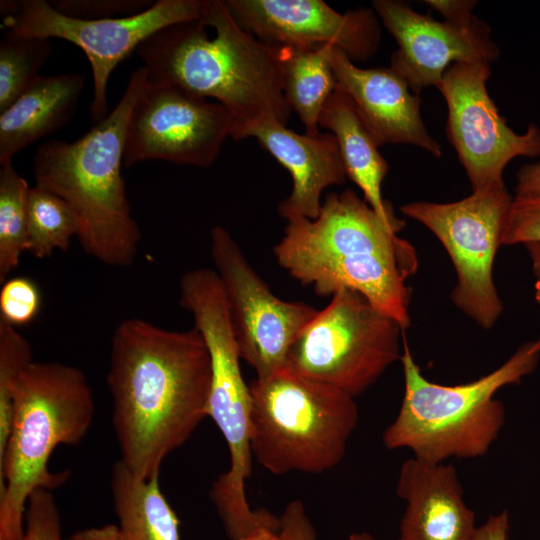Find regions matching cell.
I'll list each match as a JSON object with an SVG mask.
<instances>
[{
	"instance_id": "1",
	"label": "cell",
	"mask_w": 540,
	"mask_h": 540,
	"mask_svg": "<svg viewBox=\"0 0 540 540\" xmlns=\"http://www.w3.org/2000/svg\"><path fill=\"white\" fill-rule=\"evenodd\" d=\"M107 385L119 460L140 478L159 476L165 458L207 417V346L195 327L175 331L127 318L112 335Z\"/></svg>"
},
{
	"instance_id": "2",
	"label": "cell",
	"mask_w": 540,
	"mask_h": 540,
	"mask_svg": "<svg viewBox=\"0 0 540 540\" xmlns=\"http://www.w3.org/2000/svg\"><path fill=\"white\" fill-rule=\"evenodd\" d=\"M146 80L212 99L231 114V138L245 139L258 121L287 124L278 48L234 19L224 0H207L202 19L168 25L136 49Z\"/></svg>"
},
{
	"instance_id": "3",
	"label": "cell",
	"mask_w": 540,
	"mask_h": 540,
	"mask_svg": "<svg viewBox=\"0 0 540 540\" xmlns=\"http://www.w3.org/2000/svg\"><path fill=\"white\" fill-rule=\"evenodd\" d=\"M273 252L278 264L315 294L356 291L404 330L409 327L406 280L417 270L416 251L353 190L328 193L315 219L287 221Z\"/></svg>"
},
{
	"instance_id": "4",
	"label": "cell",
	"mask_w": 540,
	"mask_h": 540,
	"mask_svg": "<svg viewBox=\"0 0 540 540\" xmlns=\"http://www.w3.org/2000/svg\"><path fill=\"white\" fill-rule=\"evenodd\" d=\"M145 82L144 67L139 66L102 120L74 141L42 144L33 159L36 185L59 196L72 210L82 250L113 267L130 266L141 240L121 170L128 120Z\"/></svg>"
},
{
	"instance_id": "5",
	"label": "cell",
	"mask_w": 540,
	"mask_h": 540,
	"mask_svg": "<svg viewBox=\"0 0 540 540\" xmlns=\"http://www.w3.org/2000/svg\"><path fill=\"white\" fill-rule=\"evenodd\" d=\"M94 414L93 392L79 368L32 361L19 374L10 432L0 455V540H22L31 494L67 481V471L49 470V459L59 445L80 443Z\"/></svg>"
},
{
	"instance_id": "6",
	"label": "cell",
	"mask_w": 540,
	"mask_h": 540,
	"mask_svg": "<svg viewBox=\"0 0 540 540\" xmlns=\"http://www.w3.org/2000/svg\"><path fill=\"white\" fill-rule=\"evenodd\" d=\"M539 358L535 341L525 342L491 373L463 384L442 385L422 374L403 338L404 395L396 418L382 435L384 446L409 449L413 458L428 464L484 456L505 424V407L494 397L496 392L520 383L536 369Z\"/></svg>"
},
{
	"instance_id": "7",
	"label": "cell",
	"mask_w": 540,
	"mask_h": 540,
	"mask_svg": "<svg viewBox=\"0 0 540 540\" xmlns=\"http://www.w3.org/2000/svg\"><path fill=\"white\" fill-rule=\"evenodd\" d=\"M249 389L251 451L262 467L318 474L340 463L359 419L353 397L286 368Z\"/></svg>"
},
{
	"instance_id": "8",
	"label": "cell",
	"mask_w": 540,
	"mask_h": 540,
	"mask_svg": "<svg viewBox=\"0 0 540 540\" xmlns=\"http://www.w3.org/2000/svg\"><path fill=\"white\" fill-rule=\"evenodd\" d=\"M404 331L362 294L341 289L293 342L285 368L355 398L400 360Z\"/></svg>"
},
{
	"instance_id": "9",
	"label": "cell",
	"mask_w": 540,
	"mask_h": 540,
	"mask_svg": "<svg viewBox=\"0 0 540 540\" xmlns=\"http://www.w3.org/2000/svg\"><path fill=\"white\" fill-rule=\"evenodd\" d=\"M513 201L505 184L474 190L452 203H407L401 212L427 227L449 254L456 272L453 303L484 329L503 312L492 269Z\"/></svg>"
},
{
	"instance_id": "10",
	"label": "cell",
	"mask_w": 540,
	"mask_h": 540,
	"mask_svg": "<svg viewBox=\"0 0 540 540\" xmlns=\"http://www.w3.org/2000/svg\"><path fill=\"white\" fill-rule=\"evenodd\" d=\"M207 0H158L145 11L127 17L85 20L57 11L45 0L1 1L6 30L26 37L58 38L79 47L93 76L91 117L107 113V87L118 64L160 29L202 19Z\"/></svg>"
},
{
	"instance_id": "11",
	"label": "cell",
	"mask_w": 540,
	"mask_h": 540,
	"mask_svg": "<svg viewBox=\"0 0 540 540\" xmlns=\"http://www.w3.org/2000/svg\"><path fill=\"white\" fill-rule=\"evenodd\" d=\"M210 255L224 289L241 359L257 378L285 369L291 345L318 310L277 297L222 226L210 231Z\"/></svg>"
},
{
	"instance_id": "12",
	"label": "cell",
	"mask_w": 540,
	"mask_h": 540,
	"mask_svg": "<svg viewBox=\"0 0 540 540\" xmlns=\"http://www.w3.org/2000/svg\"><path fill=\"white\" fill-rule=\"evenodd\" d=\"M232 129V116L220 103L146 80L128 120L124 167L147 160L209 167Z\"/></svg>"
},
{
	"instance_id": "13",
	"label": "cell",
	"mask_w": 540,
	"mask_h": 540,
	"mask_svg": "<svg viewBox=\"0 0 540 540\" xmlns=\"http://www.w3.org/2000/svg\"><path fill=\"white\" fill-rule=\"evenodd\" d=\"M490 74L488 62H457L437 87L448 106L447 136L473 191L504 184L503 171L512 159L540 155L536 124L517 134L499 115L486 89Z\"/></svg>"
},
{
	"instance_id": "14",
	"label": "cell",
	"mask_w": 540,
	"mask_h": 540,
	"mask_svg": "<svg viewBox=\"0 0 540 540\" xmlns=\"http://www.w3.org/2000/svg\"><path fill=\"white\" fill-rule=\"evenodd\" d=\"M224 1L242 28L275 47L331 45L362 62L380 44L377 14L368 8L340 13L321 0Z\"/></svg>"
},
{
	"instance_id": "15",
	"label": "cell",
	"mask_w": 540,
	"mask_h": 540,
	"mask_svg": "<svg viewBox=\"0 0 540 540\" xmlns=\"http://www.w3.org/2000/svg\"><path fill=\"white\" fill-rule=\"evenodd\" d=\"M373 7L398 44L391 67L415 94L431 85L438 87L454 63H490L500 54L489 27L476 17L467 24L440 22L394 0H375Z\"/></svg>"
},
{
	"instance_id": "16",
	"label": "cell",
	"mask_w": 540,
	"mask_h": 540,
	"mask_svg": "<svg viewBox=\"0 0 540 540\" xmlns=\"http://www.w3.org/2000/svg\"><path fill=\"white\" fill-rule=\"evenodd\" d=\"M328 59L337 87L353 101L378 146L403 143L422 148L435 157L440 145L428 133L420 115V97L390 66L359 68L340 49L330 46Z\"/></svg>"
},
{
	"instance_id": "17",
	"label": "cell",
	"mask_w": 540,
	"mask_h": 540,
	"mask_svg": "<svg viewBox=\"0 0 540 540\" xmlns=\"http://www.w3.org/2000/svg\"><path fill=\"white\" fill-rule=\"evenodd\" d=\"M254 137L291 175L292 190L278 205L287 221L319 215L322 192L341 185L347 175L338 143L331 132L298 134L275 118L255 123L245 138Z\"/></svg>"
},
{
	"instance_id": "18",
	"label": "cell",
	"mask_w": 540,
	"mask_h": 540,
	"mask_svg": "<svg viewBox=\"0 0 540 540\" xmlns=\"http://www.w3.org/2000/svg\"><path fill=\"white\" fill-rule=\"evenodd\" d=\"M396 493L406 503L401 540H472L475 514L454 466L410 458L400 468Z\"/></svg>"
},
{
	"instance_id": "19",
	"label": "cell",
	"mask_w": 540,
	"mask_h": 540,
	"mask_svg": "<svg viewBox=\"0 0 540 540\" xmlns=\"http://www.w3.org/2000/svg\"><path fill=\"white\" fill-rule=\"evenodd\" d=\"M85 87L79 73L40 76L0 112V164L63 127L74 115Z\"/></svg>"
},
{
	"instance_id": "20",
	"label": "cell",
	"mask_w": 540,
	"mask_h": 540,
	"mask_svg": "<svg viewBox=\"0 0 540 540\" xmlns=\"http://www.w3.org/2000/svg\"><path fill=\"white\" fill-rule=\"evenodd\" d=\"M319 126L335 136L347 177L362 190L369 206L398 233L404 222L394 215L392 206L381 192L389 165L379 153V146L353 101L338 87L323 107Z\"/></svg>"
},
{
	"instance_id": "21",
	"label": "cell",
	"mask_w": 540,
	"mask_h": 540,
	"mask_svg": "<svg viewBox=\"0 0 540 540\" xmlns=\"http://www.w3.org/2000/svg\"><path fill=\"white\" fill-rule=\"evenodd\" d=\"M110 483L121 540H180V522L161 492L159 476L140 478L118 460Z\"/></svg>"
},
{
	"instance_id": "22",
	"label": "cell",
	"mask_w": 540,
	"mask_h": 540,
	"mask_svg": "<svg viewBox=\"0 0 540 540\" xmlns=\"http://www.w3.org/2000/svg\"><path fill=\"white\" fill-rule=\"evenodd\" d=\"M330 46L277 47L285 99L308 135L320 133V114L338 85L328 59Z\"/></svg>"
},
{
	"instance_id": "23",
	"label": "cell",
	"mask_w": 540,
	"mask_h": 540,
	"mask_svg": "<svg viewBox=\"0 0 540 540\" xmlns=\"http://www.w3.org/2000/svg\"><path fill=\"white\" fill-rule=\"evenodd\" d=\"M30 187L12 162L0 164V283L14 271L28 248Z\"/></svg>"
},
{
	"instance_id": "24",
	"label": "cell",
	"mask_w": 540,
	"mask_h": 540,
	"mask_svg": "<svg viewBox=\"0 0 540 540\" xmlns=\"http://www.w3.org/2000/svg\"><path fill=\"white\" fill-rule=\"evenodd\" d=\"M27 231V251L35 258L45 259L70 246L77 236V223L63 199L35 185L29 191Z\"/></svg>"
},
{
	"instance_id": "25",
	"label": "cell",
	"mask_w": 540,
	"mask_h": 540,
	"mask_svg": "<svg viewBox=\"0 0 540 540\" xmlns=\"http://www.w3.org/2000/svg\"><path fill=\"white\" fill-rule=\"evenodd\" d=\"M53 49L52 39L26 37L6 30L0 42V112L41 76L39 71Z\"/></svg>"
},
{
	"instance_id": "26",
	"label": "cell",
	"mask_w": 540,
	"mask_h": 540,
	"mask_svg": "<svg viewBox=\"0 0 540 540\" xmlns=\"http://www.w3.org/2000/svg\"><path fill=\"white\" fill-rule=\"evenodd\" d=\"M32 361L29 341L17 328L0 319V455L10 432L14 384Z\"/></svg>"
},
{
	"instance_id": "27",
	"label": "cell",
	"mask_w": 540,
	"mask_h": 540,
	"mask_svg": "<svg viewBox=\"0 0 540 540\" xmlns=\"http://www.w3.org/2000/svg\"><path fill=\"white\" fill-rule=\"evenodd\" d=\"M41 307L38 286L27 277H14L2 283L0 319L17 328L30 324Z\"/></svg>"
},
{
	"instance_id": "28",
	"label": "cell",
	"mask_w": 540,
	"mask_h": 540,
	"mask_svg": "<svg viewBox=\"0 0 540 540\" xmlns=\"http://www.w3.org/2000/svg\"><path fill=\"white\" fill-rule=\"evenodd\" d=\"M22 540H63L60 512L51 491L38 489L29 497Z\"/></svg>"
},
{
	"instance_id": "29",
	"label": "cell",
	"mask_w": 540,
	"mask_h": 540,
	"mask_svg": "<svg viewBox=\"0 0 540 540\" xmlns=\"http://www.w3.org/2000/svg\"><path fill=\"white\" fill-rule=\"evenodd\" d=\"M151 0H58L52 6L70 17L97 20L132 16L151 7Z\"/></svg>"
},
{
	"instance_id": "30",
	"label": "cell",
	"mask_w": 540,
	"mask_h": 540,
	"mask_svg": "<svg viewBox=\"0 0 540 540\" xmlns=\"http://www.w3.org/2000/svg\"><path fill=\"white\" fill-rule=\"evenodd\" d=\"M540 243V198L513 197L502 245Z\"/></svg>"
},
{
	"instance_id": "31",
	"label": "cell",
	"mask_w": 540,
	"mask_h": 540,
	"mask_svg": "<svg viewBox=\"0 0 540 540\" xmlns=\"http://www.w3.org/2000/svg\"><path fill=\"white\" fill-rule=\"evenodd\" d=\"M280 540H317L315 528L299 500L289 502L279 517Z\"/></svg>"
},
{
	"instance_id": "32",
	"label": "cell",
	"mask_w": 540,
	"mask_h": 540,
	"mask_svg": "<svg viewBox=\"0 0 540 540\" xmlns=\"http://www.w3.org/2000/svg\"><path fill=\"white\" fill-rule=\"evenodd\" d=\"M425 3L431 8L439 11L445 18V21L448 22L467 24L475 18L472 14V10L476 1L429 0L425 1Z\"/></svg>"
},
{
	"instance_id": "33",
	"label": "cell",
	"mask_w": 540,
	"mask_h": 540,
	"mask_svg": "<svg viewBox=\"0 0 540 540\" xmlns=\"http://www.w3.org/2000/svg\"><path fill=\"white\" fill-rule=\"evenodd\" d=\"M515 197L540 198V162L522 166L516 176Z\"/></svg>"
},
{
	"instance_id": "34",
	"label": "cell",
	"mask_w": 540,
	"mask_h": 540,
	"mask_svg": "<svg viewBox=\"0 0 540 540\" xmlns=\"http://www.w3.org/2000/svg\"><path fill=\"white\" fill-rule=\"evenodd\" d=\"M509 513L507 510L490 516L485 523L477 527L472 540H509Z\"/></svg>"
},
{
	"instance_id": "35",
	"label": "cell",
	"mask_w": 540,
	"mask_h": 540,
	"mask_svg": "<svg viewBox=\"0 0 540 540\" xmlns=\"http://www.w3.org/2000/svg\"><path fill=\"white\" fill-rule=\"evenodd\" d=\"M68 540H121L118 527L114 524H106L98 527H90L79 530L71 535Z\"/></svg>"
},
{
	"instance_id": "36",
	"label": "cell",
	"mask_w": 540,
	"mask_h": 540,
	"mask_svg": "<svg viewBox=\"0 0 540 540\" xmlns=\"http://www.w3.org/2000/svg\"><path fill=\"white\" fill-rule=\"evenodd\" d=\"M532 264V271L535 277L534 289L535 299L540 307V243H528L524 245ZM537 348L540 350V334L535 340Z\"/></svg>"
},
{
	"instance_id": "37",
	"label": "cell",
	"mask_w": 540,
	"mask_h": 540,
	"mask_svg": "<svg viewBox=\"0 0 540 540\" xmlns=\"http://www.w3.org/2000/svg\"><path fill=\"white\" fill-rule=\"evenodd\" d=\"M241 540H280L279 534L277 531L268 529V528H260L252 532L251 534L247 535Z\"/></svg>"
},
{
	"instance_id": "38",
	"label": "cell",
	"mask_w": 540,
	"mask_h": 540,
	"mask_svg": "<svg viewBox=\"0 0 540 540\" xmlns=\"http://www.w3.org/2000/svg\"><path fill=\"white\" fill-rule=\"evenodd\" d=\"M348 540H377L374 536H372L370 533L368 532H357V533H352ZM396 540H401L400 538L396 539Z\"/></svg>"
}]
</instances>
